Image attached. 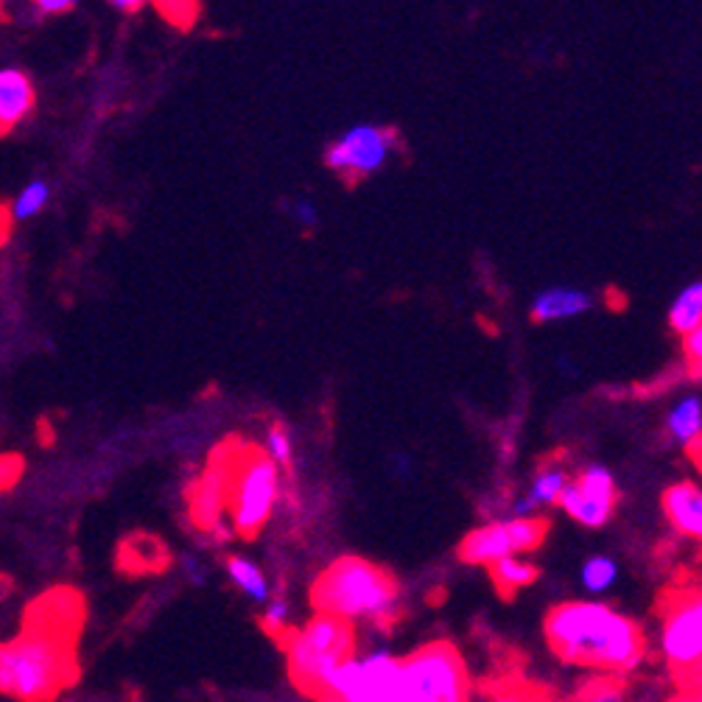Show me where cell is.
Segmentation results:
<instances>
[{
	"mask_svg": "<svg viewBox=\"0 0 702 702\" xmlns=\"http://www.w3.org/2000/svg\"><path fill=\"white\" fill-rule=\"evenodd\" d=\"M82 599L57 588L26 610L17 635L0 646V691L17 702H51L79 675Z\"/></svg>",
	"mask_w": 702,
	"mask_h": 702,
	"instance_id": "6da1fadb",
	"label": "cell"
},
{
	"mask_svg": "<svg viewBox=\"0 0 702 702\" xmlns=\"http://www.w3.org/2000/svg\"><path fill=\"white\" fill-rule=\"evenodd\" d=\"M543 633L549 650L563 664L610 675L639 669L646 655V639L639 621L599 599L554 605L543 621Z\"/></svg>",
	"mask_w": 702,
	"mask_h": 702,
	"instance_id": "7a4b0ae2",
	"label": "cell"
},
{
	"mask_svg": "<svg viewBox=\"0 0 702 702\" xmlns=\"http://www.w3.org/2000/svg\"><path fill=\"white\" fill-rule=\"evenodd\" d=\"M311 608L350 624L384 627L398 619L400 588L381 565L364 557H336L311 585Z\"/></svg>",
	"mask_w": 702,
	"mask_h": 702,
	"instance_id": "3957f363",
	"label": "cell"
},
{
	"mask_svg": "<svg viewBox=\"0 0 702 702\" xmlns=\"http://www.w3.org/2000/svg\"><path fill=\"white\" fill-rule=\"evenodd\" d=\"M222 456L227 465V520L241 538H258L278 510L280 465L247 443L222 448Z\"/></svg>",
	"mask_w": 702,
	"mask_h": 702,
	"instance_id": "277c9868",
	"label": "cell"
},
{
	"mask_svg": "<svg viewBox=\"0 0 702 702\" xmlns=\"http://www.w3.org/2000/svg\"><path fill=\"white\" fill-rule=\"evenodd\" d=\"M283 650L292 683L317 700L328 677L355 655V624L339 616L314 613L297 630L285 633Z\"/></svg>",
	"mask_w": 702,
	"mask_h": 702,
	"instance_id": "5b68a950",
	"label": "cell"
},
{
	"mask_svg": "<svg viewBox=\"0 0 702 702\" xmlns=\"http://www.w3.org/2000/svg\"><path fill=\"white\" fill-rule=\"evenodd\" d=\"M658 644L677 683L702 686V576L664 590L658 605Z\"/></svg>",
	"mask_w": 702,
	"mask_h": 702,
	"instance_id": "8992f818",
	"label": "cell"
},
{
	"mask_svg": "<svg viewBox=\"0 0 702 702\" xmlns=\"http://www.w3.org/2000/svg\"><path fill=\"white\" fill-rule=\"evenodd\" d=\"M470 675L463 652L431 641L400 658L395 702H468Z\"/></svg>",
	"mask_w": 702,
	"mask_h": 702,
	"instance_id": "52a82bcc",
	"label": "cell"
},
{
	"mask_svg": "<svg viewBox=\"0 0 702 702\" xmlns=\"http://www.w3.org/2000/svg\"><path fill=\"white\" fill-rule=\"evenodd\" d=\"M400 658L386 646L355 652L317 694V702H395Z\"/></svg>",
	"mask_w": 702,
	"mask_h": 702,
	"instance_id": "ba28073f",
	"label": "cell"
},
{
	"mask_svg": "<svg viewBox=\"0 0 702 702\" xmlns=\"http://www.w3.org/2000/svg\"><path fill=\"white\" fill-rule=\"evenodd\" d=\"M549 535V520L540 515H529V518H501L490 520V524L479 526V529L468 531L459 543V557L470 565H495L504 557L513 554H529V551L540 549V543Z\"/></svg>",
	"mask_w": 702,
	"mask_h": 702,
	"instance_id": "9c48e42d",
	"label": "cell"
},
{
	"mask_svg": "<svg viewBox=\"0 0 702 702\" xmlns=\"http://www.w3.org/2000/svg\"><path fill=\"white\" fill-rule=\"evenodd\" d=\"M395 143H398L395 129L361 124V127L348 129L342 138H336L330 143L328 152H325V163L344 183L355 185L378 172L381 165L389 160V154L395 152Z\"/></svg>",
	"mask_w": 702,
	"mask_h": 702,
	"instance_id": "30bf717a",
	"label": "cell"
},
{
	"mask_svg": "<svg viewBox=\"0 0 702 702\" xmlns=\"http://www.w3.org/2000/svg\"><path fill=\"white\" fill-rule=\"evenodd\" d=\"M616 506H619V488L605 465H588L580 470L560 495V510L585 529H601L610 524Z\"/></svg>",
	"mask_w": 702,
	"mask_h": 702,
	"instance_id": "8fae6325",
	"label": "cell"
},
{
	"mask_svg": "<svg viewBox=\"0 0 702 702\" xmlns=\"http://www.w3.org/2000/svg\"><path fill=\"white\" fill-rule=\"evenodd\" d=\"M230 493H227V465H224L222 451H215L213 459H210L208 470H204L202 479H197L194 490H190V518L194 524L202 526V529L213 531L219 529L227 515Z\"/></svg>",
	"mask_w": 702,
	"mask_h": 702,
	"instance_id": "7c38bea8",
	"label": "cell"
},
{
	"mask_svg": "<svg viewBox=\"0 0 702 702\" xmlns=\"http://www.w3.org/2000/svg\"><path fill=\"white\" fill-rule=\"evenodd\" d=\"M666 520L686 538L702 540V490L694 481H677L660 495Z\"/></svg>",
	"mask_w": 702,
	"mask_h": 702,
	"instance_id": "4fadbf2b",
	"label": "cell"
},
{
	"mask_svg": "<svg viewBox=\"0 0 702 702\" xmlns=\"http://www.w3.org/2000/svg\"><path fill=\"white\" fill-rule=\"evenodd\" d=\"M37 93L23 70L7 68L0 73V134H9L34 109Z\"/></svg>",
	"mask_w": 702,
	"mask_h": 702,
	"instance_id": "5bb4252c",
	"label": "cell"
},
{
	"mask_svg": "<svg viewBox=\"0 0 702 702\" xmlns=\"http://www.w3.org/2000/svg\"><path fill=\"white\" fill-rule=\"evenodd\" d=\"M594 308V297L583 289H569V285H554L546 289L531 303V319L535 323H560V319L583 317Z\"/></svg>",
	"mask_w": 702,
	"mask_h": 702,
	"instance_id": "9a60e30c",
	"label": "cell"
},
{
	"mask_svg": "<svg viewBox=\"0 0 702 702\" xmlns=\"http://www.w3.org/2000/svg\"><path fill=\"white\" fill-rule=\"evenodd\" d=\"M569 481L571 476L565 473V468H560V465H549V468H543L535 479H531L529 490H526L520 499L513 501L510 515H515V518H529V515L538 513L540 506L560 504V495H563V490L569 488Z\"/></svg>",
	"mask_w": 702,
	"mask_h": 702,
	"instance_id": "2e32d148",
	"label": "cell"
},
{
	"mask_svg": "<svg viewBox=\"0 0 702 702\" xmlns=\"http://www.w3.org/2000/svg\"><path fill=\"white\" fill-rule=\"evenodd\" d=\"M224 571H227V580L233 583V588L238 590L241 596H247L253 605H260L264 608L266 601L272 599V585H269V576L264 574L255 560H249L247 554H230L224 560Z\"/></svg>",
	"mask_w": 702,
	"mask_h": 702,
	"instance_id": "e0dca14e",
	"label": "cell"
},
{
	"mask_svg": "<svg viewBox=\"0 0 702 702\" xmlns=\"http://www.w3.org/2000/svg\"><path fill=\"white\" fill-rule=\"evenodd\" d=\"M538 576L540 569L526 554L504 557L495 565H490V580H493V585L504 596H513L518 590L529 588L531 583H538Z\"/></svg>",
	"mask_w": 702,
	"mask_h": 702,
	"instance_id": "ac0fdd59",
	"label": "cell"
},
{
	"mask_svg": "<svg viewBox=\"0 0 702 702\" xmlns=\"http://www.w3.org/2000/svg\"><path fill=\"white\" fill-rule=\"evenodd\" d=\"M666 431L677 445H694L702 437V400L697 395H686L671 406L669 418H666Z\"/></svg>",
	"mask_w": 702,
	"mask_h": 702,
	"instance_id": "d6986e66",
	"label": "cell"
},
{
	"mask_svg": "<svg viewBox=\"0 0 702 702\" xmlns=\"http://www.w3.org/2000/svg\"><path fill=\"white\" fill-rule=\"evenodd\" d=\"M702 325V280L689 283L669 308V328L677 336H689Z\"/></svg>",
	"mask_w": 702,
	"mask_h": 702,
	"instance_id": "ffe728a7",
	"label": "cell"
},
{
	"mask_svg": "<svg viewBox=\"0 0 702 702\" xmlns=\"http://www.w3.org/2000/svg\"><path fill=\"white\" fill-rule=\"evenodd\" d=\"M616 580H619V563H616L613 557H588L583 569H580V583L590 594H605V590L613 588Z\"/></svg>",
	"mask_w": 702,
	"mask_h": 702,
	"instance_id": "44dd1931",
	"label": "cell"
},
{
	"mask_svg": "<svg viewBox=\"0 0 702 702\" xmlns=\"http://www.w3.org/2000/svg\"><path fill=\"white\" fill-rule=\"evenodd\" d=\"M45 202H48V185L43 179H34V183H28L26 188L20 190V197L9 204V210H12L17 222H23V219L37 215L45 208Z\"/></svg>",
	"mask_w": 702,
	"mask_h": 702,
	"instance_id": "7402d4cb",
	"label": "cell"
},
{
	"mask_svg": "<svg viewBox=\"0 0 702 702\" xmlns=\"http://www.w3.org/2000/svg\"><path fill=\"white\" fill-rule=\"evenodd\" d=\"M264 451L274 465H280V468H289L294 459V445H292V434H289V429L278 423L266 431Z\"/></svg>",
	"mask_w": 702,
	"mask_h": 702,
	"instance_id": "603a6c76",
	"label": "cell"
},
{
	"mask_svg": "<svg viewBox=\"0 0 702 702\" xmlns=\"http://www.w3.org/2000/svg\"><path fill=\"white\" fill-rule=\"evenodd\" d=\"M152 3L160 9V14L177 28L194 26V20H197L199 14L197 0H152Z\"/></svg>",
	"mask_w": 702,
	"mask_h": 702,
	"instance_id": "cb8c5ba5",
	"label": "cell"
},
{
	"mask_svg": "<svg viewBox=\"0 0 702 702\" xmlns=\"http://www.w3.org/2000/svg\"><path fill=\"white\" fill-rule=\"evenodd\" d=\"M289 619H292V605L285 599H280V596H272V599L264 605V624L269 633H289Z\"/></svg>",
	"mask_w": 702,
	"mask_h": 702,
	"instance_id": "d4e9b609",
	"label": "cell"
},
{
	"mask_svg": "<svg viewBox=\"0 0 702 702\" xmlns=\"http://www.w3.org/2000/svg\"><path fill=\"white\" fill-rule=\"evenodd\" d=\"M580 702H627L624 686H621L616 677H610V680H601V683L590 686V689L580 697Z\"/></svg>",
	"mask_w": 702,
	"mask_h": 702,
	"instance_id": "484cf974",
	"label": "cell"
},
{
	"mask_svg": "<svg viewBox=\"0 0 702 702\" xmlns=\"http://www.w3.org/2000/svg\"><path fill=\"white\" fill-rule=\"evenodd\" d=\"M683 355L686 364H689V375L702 378V325L691 330L689 336H683Z\"/></svg>",
	"mask_w": 702,
	"mask_h": 702,
	"instance_id": "4316f807",
	"label": "cell"
},
{
	"mask_svg": "<svg viewBox=\"0 0 702 702\" xmlns=\"http://www.w3.org/2000/svg\"><path fill=\"white\" fill-rule=\"evenodd\" d=\"M179 569H183L185 580H188L190 585H204V583H208V565L202 563V557L183 554V560H179Z\"/></svg>",
	"mask_w": 702,
	"mask_h": 702,
	"instance_id": "83f0119b",
	"label": "cell"
},
{
	"mask_svg": "<svg viewBox=\"0 0 702 702\" xmlns=\"http://www.w3.org/2000/svg\"><path fill=\"white\" fill-rule=\"evenodd\" d=\"M490 702H551V700L546 694H538V691H529V689H506L490 697Z\"/></svg>",
	"mask_w": 702,
	"mask_h": 702,
	"instance_id": "f1b7e54d",
	"label": "cell"
},
{
	"mask_svg": "<svg viewBox=\"0 0 702 702\" xmlns=\"http://www.w3.org/2000/svg\"><path fill=\"white\" fill-rule=\"evenodd\" d=\"M292 213L305 230L317 224V208H314V202H308V199H300V202H294L292 204Z\"/></svg>",
	"mask_w": 702,
	"mask_h": 702,
	"instance_id": "f546056e",
	"label": "cell"
},
{
	"mask_svg": "<svg viewBox=\"0 0 702 702\" xmlns=\"http://www.w3.org/2000/svg\"><path fill=\"white\" fill-rule=\"evenodd\" d=\"M39 14H62L77 7L79 0H32Z\"/></svg>",
	"mask_w": 702,
	"mask_h": 702,
	"instance_id": "4dcf8cb0",
	"label": "cell"
},
{
	"mask_svg": "<svg viewBox=\"0 0 702 702\" xmlns=\"http://www.w3.org/2000/svg\"><path fill=\"white\" fill-rule=\"evenodd\" d=\"M14 473L20 476V456L7 454L3 456V488H9V484H12Z\"/></svg>",
	"mask_w": 702,
	"mask_h": 702,
	"instance_id": "1f68e13d",
	"label": "cell"
},
{
	"mask_svg": "<svg viewBox=\"0 0 702 702\" xmlns=\"http://www.w3.org/2000/svg\"><path fill=\"white\" fill-rule=\"evenodd\" d=\"M115 9H124V12H138L143 3H149V0H109Z\"/></svg>",
	"mask_w": 702,
	"mask_h": 702,
	"instance_id": "d6a6232c",
	"label": "cell"
}]
</instances>
